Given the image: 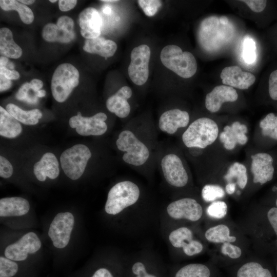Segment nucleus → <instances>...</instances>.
Masks as SVG:
<instances>
[{"label":"nucleus","instance_id":"obj_1","mask_svg":"<svg viewBox=\"0 0 277 277\" xmlns=\"http://www.w3.org/2000/svg\"><path fill=\"white\" fill-rule=\"evenodd\" d=\"M233 24L225 16L212 15L204 18L197 31V40L205 51L212 52L225 47L235 36Z\"/></svg>","mask_w":277,"mask_h":277},{"label":"nucleus","instance_id":"obj_2","mask_svg":"<svg viewBox=\"0 0 277 277\" xmlns=\"http://www.w3.org/2000/svg\"><path fill=\"white\" fill-rule=\"evenodd\" d=\"M160 58L164 66L183 78H190L196 72L197 63L193 55L188 51H183L177 46L164 47Z\"/></svg>","mask_w":277,"mask_h":277},{"label":"nucleus","instance_id":"obj_3","mask_svg":"<svg viewBox=\"0 0 277 277\" xmlns=\"http://www.w3.org/2000/svg\"><path fill=\"white\" fill-rule=\"evenodd\" d=\"M218 134V126L213 120L201 117L188 126L182 135V140L188 148L204 149L214 142Z\"/></svg>","mask_w":277,"mask_h":277},{"label":"nucleus","instance_id":"obj_4","mask_svg":"<svg viewBox=\"0 0 277 277\" xmlns=\"http://www.w3.org/2000/svg\"><path fill=\"white\" fill-rule=\"evenodd\" d=\"M140 195V189L135 183L129 181L119 182L110 189L105 210L109 214H117L134 204L138 200Z\"/></svg>","mask_w":277,"mask_h":277},{"label":"nucleus","instance_id":"obj_5","mask_svg":"<svg viewBox=\"0 0 277 277\" xmlns=\"http://www.w3.org/2000/svg\"><path fill=\"white\" fill-rule=\"evenodd\" d=\"M80 74L70 63H63L55 69L51 79V90L54 98L59 103L65 102L79 84Z\"/></svg>","mask_w":277,"mask_h":277},{"label":"nucleus","instance_id":"obj_6","mask_svg":"<svg viewBox=\"0 0 277 277\" xmlns=\"http://www.w3.org/2000/svg\"><path fill=\"white\" fill-rule=\"evenodd\" d=\"M87 146L77 144L65 150L60 156V163L65 174L70 179H78L83 174L91 157Z\"/></svg>","mask_w":277,"mask_h":277},{"label":"nucleus","instance_id":"obj_7","mask_svg":"<svg viewBox=\"0 0 277 277\" xmlns=\"http://www.w3.org/2000/svg\"><path fill=\"white\" fill-rule=\"evenodd\" d=\"M116 145L120 150L125 152L122 159L128 164L141 166L149 157L147 147L130 130H125L120 133Z\"/></svg>","mask_w":277,"mask_h":277},{"label":"nucleus","instance_id":"obj_8","mask_svg":"<svg viewBox=\"0 0 277 277\" xmlns=\"http://www.w3.org/2000/svg\"><path fill=\"white\" fill-rule=\"evenodd\" d=\"M150 54V48L145 44L135 47L131 52L128 73L131 80L137 85L144 84L148 80Z\"/></svg>","mask_w":277,"mask_h":277},{"label":"nucleus","instance_id":"obj_9","mask_svg":"<svg viewBox=\"0 0 277 277\" xmlns=\"http://www.w3.org/2000/svg\"><path fill=\"white\" fill-rule=\"evenodd\" d=\"M74 224V218L70 212H61L56 215L48 230V235L55 247L62 249L67 246Z\"/></svg>","mask_w":277,"mask_h":277},{"label":"nucleus","instance_id":"obj_10","mask_svg":"<svg viewBox=\"0 0 277 277\" xmlns=\"http://www.w3.org/2000/svg\"><path fill=\"white\" fill-rule=\"evenodd\" d=\"M107 118L106 114L103 112H98L91 117H84L78 112L76 115L69 119V124L72 128H75L80 135H101L107 130V126L105 122Z\"/></svg>","mask_w":277,"mask_h":277},{"label":"nucleus","instance_id":"obj_11","mask_svg":"<svg viewBox=\"0 0 277 277\" xmlns=\"http://www.w3.org/2000/svg\"><path fill=\"white\" fill-rule=\"evenodd\" d=\"M167 212L174 220L192 222L200 220L204 214L202 205L190 197L182 198L170 203L167 207Z\"/></svg>","mask_w":277,"mask_h":277},{"label":"nucleus","instance_id":"obj_12","mask_svg":"<svg viewBox=\"0 0 277 277\" xmlns=\"http://www.w3.org/2000/svg\"><path fill=\"white\" fill-rule=\"evenodd\" d=\"M169 240L174 247L182 249L188 257L200 254L204 249L203 243L195 238L192 230L186 226L172 230L169 235Z\"/></svg>","mask_w":277,"mask_h":277},{"label":"nucleus","instance_id":"obj_13","mask_svg":"<svg viewBox=\"0 0 277 277\" xmlns=\"http://www.w3.org/2000/svg\"><path fill=\"white\" fill-rule=\"evenodd\" d=\"M161 167L166 181L175 187H183L188 181V176L181 159L176 154H169L161 161Z\"/></svg>","mask_w":277,"mask_h":277},{"label":"nucleus","instance_id":"obj_14","mask_svg":"<svg viewBox=\"0 0 277 277\" xmlns=\"http://www.w3.org/2000/svg\"><path fill=\"white\" fill-rule=\"evenodd\" d=\"M41 247V242L37 235L30 232L23 235L18 241L8 246L5 250L6 258L13 261L26 260L28 254L37 251Z\"/></svg>","mask_w":277,"mask_h":277},{"label":"nucleus","instance_id":"obj_15","mask_svg":"<svg viewBox=\"0 0 277 277\" xmlns=\"http://www.w3.org/2000/svg\"><path fill=\"white\" fill-rule=\"evenodd\" d=\"M228 271L229 277H274L271 269L254 258H244L228 267Z\"/></svg>","mask_w":277,"mask_h":277},{"label":"nucleus","instance_id":"obj_16","mask_svg":"<svg viewBox=\"0 0 277 277\" xmlns=\"http://www.w3.org/2000/svg\"><path fill=\"white\" fill-rule=\"evenodd\" d=\"M204 238L209 243L216 246L226 242L243 244L242 234L236 231L233 226L224 222H219L210 226L204 233Z\"/></svg>","mask_w":277,"mask_h":277},{"label":"nucleus","instance_id":"obj_17","mask_svg":"<svg viewBox=\"0 0 277 277\" xmlns=\"http://www.w3.org/2000/svg\"><path fill=\"white\" fill-rule=\"evenodd\" d=\"M251 171L253 182L263 185L273 179L274 168L272 157L267 153H258L251 156Z\"/></svg>","mask_w":277,"mask_h":277},{"label":"nucleus","instance_id":"obj_18","mask_svg":"<svg viewBox=\"0 0 277 277\" xmlns=\"http://www.w3.org/2000/svg\"><path fill=\"white\" fill-rule=\"evenodd\" d=\"M81 34L86 39L99 37L101 33L102 20L98 11L93 7L84 9L79 14Z\"/></svg>","mask_w":277,"mask_h":277},{"label":"nucleus","instance_id":"obj_19","mask_svg":"<svg viewBox=\"0 0 277 277\" xmlns=\"http://www.w3.org/2000/svg\"><path fill=\"white\" fill-rule=\"evenodd\" d=\"M220 77L224 85L242 90L248 89L255 81V77L253 74L243 71L238 66L224 68Z\"/></svg>","mask_w":277,"mask_h":277},{"label":"nucleus","instance_id":"obj_20","mask_svg":"<svg viewBox=\"0 0 277 277\" xmlns=\"http://www.w3.org/2000/svg\"><path fill=\"white\" fill-rule=\"evenodd\" d=\"M238 98L235 89L227 85H220L214 87L205 98V105L210 112L218 111L222 104L226 102H234Z\"/></svg>","mask_w":277,"mask_h":277},{"label":"nucleus","instance_id":"obj_21","mask_svg":"<svg viewBox=\"0 0 277 277\" xmlns=\"http://www.w3.org/2000/svg\"><path fill=\"white\" fill-rule=\"evenodd\" d=\"M190 120L187 111L173 109L164 112L159 119V127L161 131L173 134L180 128L186 127Z\"/></svg>","mask_w":277,"mask_h":277},{"label":"nucleus","instance_id":"obj_22","mask_svg":"<svg viewBox=\"0 0 277 277\" xmlns=\"http://www.w3.org/2000/svg\"><path fill=\"white\" fill-rule=\"evenodd\" d=\"M248 131L247 126L239 122H234L231 126H226L220 134V140L227 150L233 149L237 143L245 145L248 141L246 134Z\"/></svg>","mask_w":277,"mask_h":277},{"label":"nucleus","instance_id":"obj_23","mask_svg":"<svg viewBox=\"0 0 277 277\" xmlns=\"http://www.w3.org/2000/svg\"><path fill=\"white\" fill-rule=\"evenodd\" d=\"M132 90L128 86L121 88L110 96L106 103L108 110L120 118L127 117L130 112V106L127 100L131 97Z\"/></svg>","mask_w":277,"mask_h":277},{"label":"nucleus","instance_id":"obj_24","mask_svg":"<svg viewBox=\"0 0 277 277\" xmlns=\"http://www.w3.org/2000/svg\"><path fill=\"white\" fill-rule=\"evenodd\" d=\"M172 277H220L217 267L213 263H190L174 271Z\"/></svg>","mask_w":277,"mask_h":277},{"label":"nucleus","instance_id":"obj_25","mask_svg":"<svg viewBox=\"0 0 277 277\" xmlns=\"http://www.w3.org/2000/svg\"><path fill=\"white\" fill-rule=\"evenodd\" d=\"M33 172L36 179L41 182L45 181L46 177L56 179L59 175L60 169L55 155L51 152L43 154L41 160L34 164Z\"/></svg>","mask_w":277,"mask_h":277},{"label":"nucleus","instance_id":"obj_26","mask_svg":"<svg viewBox=\"0 0 277 277\" xmlns=\"http://www.w3.org/2000/svg\"><path fill=\"white\" fill-rule=\"evenodd\" d=\"M29 209V203L24 198L14 196L0 200L1 217L22 216L27 214Z\"/></svg>","mask_w":277,"mask_h":277},{"label":"nucleus","instance_id":"obj_27","mask_svg":"<svg viewBox=\"0 0 277 277\" xmlns=\"http://www.w3.org/2000/svg\"><path fill=\"white\" fill-rule=\"evenodd\" d=\"M117 45L113 41L98 37L86 39L83 50L86 52L96 54L107 58L112 56L117 50Z\"/></svg>","mask_w":277,"mask_h":277},{"label":"nucleus","instance_id":"obj_28","mask_svg":"<svg viewBox=\"0 0 277 277\" xmlns=\"http://www.w3.org/2000/svg\"><path fill=\"white\" fill-rule=\"evenodd\" d=\"M0 53L4 56L11 58H18L23 51L14 42L11 31L6 27L0 29Z\"/></svg>","mask_w":277,"mask_h":277},{"label":"nucleus","instance_id":"obj_29","mask_svg":"<svg viewBox=\"0 0 277 277\" xmlns=\"http://www.w3.org/2000/svg\"><path fill=\"white\" fill-rule=\"evenodd\" d=\"M22 131V127L19 122L0 106V135L12 138L18 136Z\"/></svg>","mask_w":277,"mask_h":277},{"label":"nucleus","instance_id":"obj_30","mask_svg":"<svg viewBox=\"0 0 277 277\" xmlns=\"http://www.w3.org/2000/svg\"><path fill=\"white\" fill-rule=\"evenodd\" d=\"M42 35L47 42L61 43H70L75 38L74 32L67 31L53 23H48L44 27Z\"/></svg>","mask_w":277,"mask_h":277},{"label":"nucleus","instance_id":"obj_31","mask_svg":"<svg viewBox=\"0 0 277 277\" xmlns=\"http://www.w3.org/2000/svg\"><path fill=\"white\" fill-rule=\"evenodd\" d=\"M6 110L18 122L28 125H36L42 117V113L38 109L26 111L12 103L6 106Z\"/></svg>","mask_w":277,"mask_h":277},{"label":"nucleus","instance_id":"obj_32","mask_svg":"<svg viewBox=\"0 0 277 277\" xmlns=\"http://www.w3.org/2000/svg\"><path fill=\"white\" fill-rule=\"evenodd\" d=\"M1 8L5 11H16L22 21L26 24H31L34 18L31 9L27 6L15 0H1Z\"/></svg>","mask_w":277,"mask_h":277},{"label":"nucleus","instance_id":"obj_33","mask_svg":"<svg viewBox=\"0 0 277 277\" xmlns=\"http://www.w3.org/2000/svg\"><path fill=\"white\" fill-rule=\"evenodd\" d=\"M224 178L228 183L235 180L240 188L244 189L248 182L247 169L243 164L235 162L229 167Z\"/></svg>","mask_w":277,"mask_h":277},{"label":"nucleus","instance_id":"obj_34","mask_svg":"<svg viewBox=\"0 0 277 277\" xmlns=\"http://www.w3.org/2000/svg\"><path fill=\"white\" fill-rule=\"evenodd\" d=\"M148 266L144 262L136 261L132 264L125 277H162L156 269Z\"/></svg>","mask_w":277,"mask_h":277},{"label":"nucleus","instance_id":"obj_35","mask_svg":"<svg viewBox=\"0 0 277 277\" xmlns=\"http://www.w3.org/2000/svg\"><path fill=\"white\" fill-rule=\"evenodd\" d=\"M262 134L277 140V116L273 113H268L260 123Z\"/></svg>","mask_w":277,"mask_h":277},{"label":"nucleus","instance_id":"obj_36","mask_svg":"<svg viewBox=\"0 0 277 277\" xmlns=\"http://www.w3.org/2000/svg\"><path fill=\"white\" fill-rule=\"evenodd\" d=\"M208 217L214 220H222L228 213V206L226 203L217 200L211 203L206 209Z\"/></svg>","mask_w":277,"mask_h":277},{"label":"nucleus","instance_id":"obj_37","mask_svg":"<svg viewBox=\"0 0 277 277\" xmlns=\"http://www.w3.org/2000/svg\"><path fill=\"white\" fill-rule=\"evenodd\" d=\"M201 194L205 202L212 203L224 197L225 191L219 185L207 184L202 188Z\"/></svg>","mask_w":277,"mask_h":277},{"label":"nucleus","instance_id":"obj_38","mask_svg":"<svg viewBox=\"0 0 277 277\" xmlns=\"http://www.w3.org/2000/svg\"><path fill=\"white\" fill-rule=\"evenodd\" d=\"M255 43L253 39L246 36L243 41V57L244 61L248 64L254 63L256 60Z\"/></svg>","mask_w":277,"mask_h":277},{"label":"nucleus","instance_id":"obj_39","mask_svg":"<svg viewBox=\"0 0 277 277\" xmlns=\"http://www.w3.org/2000/svg\"><path fill=\"white\" fill-rule=\"evenodd\" d=\"M18 265L11 260L0 257V277H12L17 272Z\"/></svg>","mask_w":277,"mask_h":277},{"label":"nucleus","instance_id":"obj_40","mask_svg":"<svg viewBox=\"0 0 277 277\" xmlns=\"http://www.w3.org/2000/svg\"><path fill=\"white\" fill-rule=\"evenodd\" d=\"M137 2L145 14L150 17L156 14L162 4L158 0H139Z\"/></svg>","mask_w":277,"mask_h":277},{"label":"nucleus","instance_id":"obj_41","mask_svg":"<svg viewBox=\"0 0 277 277\" xmlns=\"http://www.w3.org/2000/svg\"><path fill=\"white\" fill-rule=\"evenodd\" d=\"M13 169L10 162L5 157L0 156V176L5 179L10 177L13 174Z\"/></svg>","mask_w":277,"mask_h":277},{"label":"nucleus","instance_id":"obj_42","mask_svg":"<svg viewBox=\"0 0 277 277\" xmlns=\"http://www.w3.org/2000/svg\"><path fill=\"white\" fill-rule=\"evenodd\" d=\"M268 86L270 97L273 100L277 101V70L271 73L269 78Z\"/></svg>","mask_w":277,"mask_h":277},{"label":"nucleus","instance_id":"obj_43","mask_svg":"<svg viewBox=\"0 0 277 277\" xmlns=\"http://www.w3.org/2000/svg\"><path fill=\"white\" fill-rule=\"evenodd\" d=\"M56 25L67 31L74 32L73 30L74 21L68 16L64 15L60 17L57 21Z\"/></svg>","mask_w":277,"mask_h":277},{"label":"nucleus","instance_id":"obj_44","mask_svg":"<svg viewBox=\"0 0 277 277\" xmlns=\"http://www.w3.org/2000/svg\"><path fill=\"white\" fill-rule=\"evenodd\" d=\"M267 221L277 237V207H272L266 213Z\"/></svg>","mask_w":277,"mask_h":277},{"label":"nucleus","instance_id":"obj_45","mask_svg":"<svg viewBox=\"0 0 277 277\" xmlns=\"http://www.w3.org/2000/svg\"><path fill=\"white\" fill-rule=\"evenodd\" d=\"M245 3L253 12L259 13L263 11L266 6L267 1L263 0H244Z\"/></svg>","mask_w":277,"mask_h":277},{"label":"nucleus","instance_id":"obj_46","mask_svg":"<svg viewBox=\"0 0 277 277\" xmlns=\"http://www.w3.org/2000/svg\"><path fill=\"white\" fill-rule=\"evenodd\" d=\"M31 89L30 83H25L23 84L18 89L16 94L17 100L21 101H25L29 97L28 92Z\"/></svg>","mask_w":277,"mask_h":277},{"label":"nucleus","instance_id":"obj_47","mask_svg":"<svg viewBox=\"0 0 277 277\" xmlns=\"http://www.w3.org/2000/svg\"><path fill=\"white\" fill-rule=\"evenodd\" d=\"M0 74L10 80H15L19 78V73L15 70H10L6 67H0Z\"/></svg>","mask_w":277,"mask_h":277},{"label":"nucleus","instance_id":"obj_48","mask_svg":"<svg viewBox=\"0 0 277 277\" xmlns=\"http://www.w3.org/2000/svg\"><path fill=\"white\" fill-rule=\"evenodd\" d=\"M77 2L76 0H60L58 8L62 11H68L72 9L76 6Z\"/></svg>","mask_w":277,"mask_h":277},{"label":"nucleus","instance_id":"obj_49","mask_svg":"<svg viewBox=\"0 0 277 277\" xmlns=\"http://www.w3.org/2000/svg\"><path fill=\"white\" fill-rule=\"evenodd\" d=\"M91 277H114L110 270L102 267L97 269Z\"/></svg>","mask_w":277,"mask_h":277},{"label":"nucleus","instance_id":"obj_50","mask_svg":"<svg viewBox=\"0 0 277 277\" xmlns=\"http://www.w3.org/2000/svg\"><path fill=\"white\" fill-rule=\"evenodd\" d=\"M11 85V80L7 79L3 75L0 74V91L1 92L9 89Z\"/></svg>","mask_w":277,"mask_h":277},{"label":"nucleus","instance_id":"obj_51","mask_svg":"<svg viewBox=\"0 0 277 277\" xmlns=\"http://www.w3.org/2000/svg\"><path fill=\"white\" fill-rule=\"evenodd\" d=\"M31 89L35 93L41 90L43 86V82L39 79L34 78L30 82Z\"/></svg>","mask_w":277,"mask_h":277},{"label":"nucleus","instance_id":"obj_52","mask_svg":"<svg viewBox=\"0 0 277 277\" xmlns=\"http://www.w3.org/2000/svg\"><path fill=\"white\" fill-rule=\"evenodd\" d=\"M236 184L235 182L228 183L225 186V192L228 194H232L236 189Z\"/></svg>","mask_w":277,"mask_h":277},{"label":"nucleus","instance_id":"obj_53","mask_svg":"<svg viewBox=\"0 0 277 277\" xmlns=\"http://www.w3.org/2000/svg\"><path fill=\"white\" fill-rule=\"evenodd\" d=\"M9 62L8 57L1 56L0 57V67H6Z\"/></svg>","mask_w":277,"mask_h":277},{"label":"nucleus","instance_id":"obj_54","mask_svg":"<svg viewBox=\"0 0 277 277\" xmlns=\"http://www.w3.org/2000/svg\"><path fill=\"white\" fill-rule=\"evenodd\" d=\"M102 11L106 14H110L111 12V8L109 6L105 5L103 7Z\"/></svg>","mask_w":277,"mask_h":277},{"label":"nucleus","instance_id":"obj_55","mask_svg":"<svg viewBox=\"0 0 277 277\" xmlns=\"http://www.w3.org/2000/svg\"><path fill=\"white\" fill-rule=\"evenodd\" d=\"M46 92L44 90H40L35 93V95L37 97H42L46 95Z\"/></svg>","mask_w":277,"mask_h":277},{"label":"nucleus","instance_id":"obj_56","mask_svg":"<svg viewBox=\"0 0 277 277\" xmlns=\"http://www.w3.org/2000/svg\"><path fill=\"white\" fill-rule=\"evenodd\" d=\"M19 2L25 5H29L32 4L35 2V1L34 0H19L18 1Z\"/></svg>","mask_w":277,"mask_h":277},{"label":"nucleus","instance_id":"obj_57","mask_svg":"<svg viewBox=\"0 0 277 277\" xmlns=\"http://www.w3.org/2000/svg\"><path fill=\"white\" fill-rule=\"evenodd\" d=\"M101 2H105V3H116L118 2V1L116 0H102Z\"/></svg>","mask_w":277,"mask_h":277},{"label":"nucleus","instance_id":"obj_58","mask_svg":"<svg viewBox=\"0 0 277 277\" xmlns=\"http://www.w3.org/2000/svg\"><path fill=\"white\" fill-rule=\"evenodd\" d=\"M275 207H277V188H276V199L275 200Z\"/></svg>","mask_w":277,"mask_h":277},{"label":"nucleus","instance_id":"obj_59","mask_svg":"<svg viewBox=\"0 0 277 277\" xmlns=\"http://www.w3.org/2000/svg\"><path fill=\"white\" fill-rule=\"evenodd\" d=\"M50 1L51 3H53L56 2L57 1H56V0H53H53H50V1Z\"/></svg>","mask_w":277,"mask_h":277},{"label":"nucleus","instance_id":"obj_60","mask_svg":"<svg viewBox=\"0 0 277 277\" xmlns=\"http://www.w3.org/2000/svg\"><path fill=\"white\" fill-rule=\"evenodd\" d=\"M275 271H276V275H277V262H276V266H275Z\"/></svg>","mask_w":277,"mask_h":277}]
</instances>
